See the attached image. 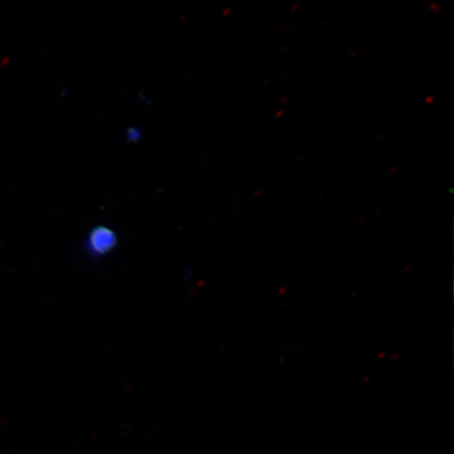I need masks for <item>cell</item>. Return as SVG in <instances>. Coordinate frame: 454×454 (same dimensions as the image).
I'll return each instance as SVG.
<instances>
[{"label":"cell","mask_w":454,"mask_h":454,"mask_svg":"<svg viewBox=\"0 0 454 454\" xmlns=\"http://www.w3.org/2000/svg\"><path fill=\"white\" fill-rule=\"evenodd\" d=\"M117 244L116 232L104 225L93 227L85 240L87 251L95 257H102V255L110 254L115 249Z\"/></svg>","instance_id":"6da1fadb"}]
</instances>
